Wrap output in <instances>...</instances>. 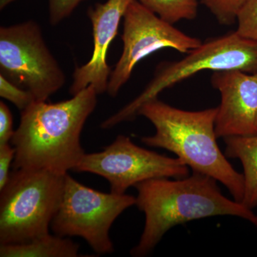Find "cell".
I'll return each mask as SVG.
<instances>
[{
    "instance_id": "obj_1",
    "label": "cell",
    "mask_w": 257,
    "mask_h": 257,
    "mask_svg": "<svg viewBox=\"0 0 257 257\" xmlns=\"http://www.w3.org/2000/svg\"><path fill=\"white\" fill-rule=\"evenodd\" d=\"M98 94L92 85L57 103L34 101L21 111L11 140L14 170H45L67 174L85 155L80 135L94 111Z\"/></svg>"
},
{
    "instance_id": "obj_2",
    "label": "cell",
    "mask_w": 257,
    "mask_h": 257,
    "mask_svg": "<svg viewBox=\"0 0 257 257\" xmlns=\"http://www.w3.org/2000/svg\"><path fill=\"white\" fill-rule=\"evenodd\" d=\"M216 182L193 172L175 180L162 177L137 184L136 205L145 213V224L140 241L130 251L132 256H147L169 230L188 221L229 215L252 222L256 215L251 209L225 197Z\"/></svg>"
},
{
    "instance_id": "obj_3",
    "label": "cell",
    "mask_w": 257,
    "mask_h": 257,
    "mask_svg": "<svg viewBox=\"0 0 257 257\" xmlns=\"http://www.w3.org/2000/svg\"><path fill=\"white\" fill-rule=\"evenodd\" d=\"M217 107L201 111L177 109L158 97L144 103L138 111L155 126L153 136L142 142L147 146L169 150L193 172L209 176L224 184L236 202L244 196V177L226 160L216 143Z\"/></svg>"
},
{
    "instance_id": "obj_4",
    "label": "cell",
    "mask_w": 257,
    "mask_h": 257,
    "mask_svg": "<svg viewBox=\"0 0 257 257\" xmlns=\"http://www.w3.org/2000/svg\"><path fill=\"white\" fill-rule=\"evenodd\" d=\"M67 174L25 169L10 172L0 190V244L26 243L50 234Z\"/></svg>"
},
{
    "instance_id": "obj_5",
    "label": "cell",
    "mask_w": 257,
    "mask_h": 257,
    "mask_svg": "<svg viewBox=\"0 0 257 257\" xmlns=\"http://www.w3.org/2000/svg\"><path fill=\"white\" fill-rule=\"evenodd\" d=\"M240 70L257 73V41L236 32L209 39L187 53L182 60L160 64L143 92L122 109L104 120L101 128L109 130L138 116L144 103L158 97L162 91L203 71Z\"/></svg>"
},
{
    "instance_id": "obj_6",
    "label": "cell",
    "mask_w": 257,
    "mask_h": 257,
    "mask_svg": "<svg viewBox=\"0 0 257 257\" xmlns=\"http://www.w3.org/2000/svg\"><path fill=\"white\" fill-rule=\"evenodd\" d=\"M0 74L31 92L37 101H47L66 82L40 25L33 20L0 28Z\"/></svg>"
},
{
    "instance_id": "obj_7",
    "label": "cell",
    "mask_w": 257,
    "mask_h": 257,
    "mask_svg": "<svg viewBox=\"0 0 257 257\" xmlns=\"http://www.w3.org/2000/svg\"><path fill=\"white\" fill-rule=\"evenodd\" d=\"M135 204L133 196L99 192L67 174L62 202L51 228L59 236L85 239L97 254L111 253L114 251L109 234L111 225Z\"/></svg>"
},
{
    "instance_id": "obj_8",
    "label": "cell",
    "mask_w": 257,
    "mask_h": 257,
    "mask_svg": "<svg viewBox=\"0 0 257 257\" xmlns=\"http://www.w3.org/2000/svg\"><path fill=\"white\" fill-rule=\"evenodd\" d=\"M74 171L104 177L115 194H124L130 187L148 179H179L189 175L188 166L179 158L139 147L124 135L116 137L102 151L85 153Z\"/></svg>"
},
{
    "instance_id": "obj_9",
    "label": "cell",
    "mask_w": 257,
    "mask_h": 257,
    "mask_svg": "<svg viewBox=\"0 0 257 257\" xmlns=\"http://www.w3.org/2000/svg\"><path fill=\"white\" fill-rule=\"evenodd\" d=\"M121 57L111 71L106 92L114 97L131 77L137 64L162 49L188 53L202 45V40L186 35L135 0L124 18Z\"/></svg>"
},
{
    "instance_id": "obj_10",
    "label": "cell",
    "mask_w": 257,
    "mask_h": 257,
    "mask_svg": "<svg viewBox=\"0 0 257 257\" xmlns=\"http://www.w3.org/2000/svg\"><path fill=\"white\" fill-rule=\"evenodd\" d=\"M211 82L221 95L216 138L257 135V73L217 71L212 74Z\"/></svg>"
},
{
    "instance_id": "obj_11",
    "label": "cell",
    "mask_w": 257,
    "mask_h": 257,
    "mask_svg": "<svg viewBox=\"0 0 257 257\" xmlns=\"http://www.w3.org/2000/svg\"><path fill=\"white\" fill-rule=\"evenodd\" d=\"M135 0H107L88 9L87 15L92 25L93 52L89 62L76 67L73 82L69 88L72 96L92 85L97 94L107 91L111 67L108 65V49L118 32L121 19Z\"/></svg>"
},
{
    "instance_id": "obj_12",
    "label": "cell",
    "mask_w": 257,
    "mask_h": 257,
    "mask_svg": "<svg viewBox=\"0 0 257 257\" xmlns=\"http://www.w3.org/2000/svg\"><path fill=\"white\" fill-rule=\"evenodd\" d=\"M224 142L226 157L241 161L245 184L242 204L252 209L257 207V135L226 137Z\"/></svg>"
},
{
    "instance_id": "obj_13",
    "label": "cell",
    "mask_w": 257,
    "mask_h": 257,
    "mask_svg": "<svg viewBox=\"0 0 257 257\" xmlns=\"http://www.w3.org/2000/svg\"><path fill=\"white\" fill-rule=\"evenodd\" d=\"M79 246L69 237L48 234L23 243L0 244L1 257H77Z\"/></svg>"
},
{
    "instance_id": "obj_14",
    "label": "cell",
    "mask_w": 257,
    "mask_h": 257,
    "mask_svg": "<svg viewBox=\"0 0 257 257\" xmlns=\"http://www.w3.org/2000/svg\"><path fill=\"white\" fill-rule=\"evenodd\" d=\"M167 23L175 25L181 20L197 17L198 0H137Z\"/></svg>"
},
{
    "instance_id": "obj_15",
    "label": "cell",
    "mask_w": 257,
    "mask_h": 257,
    "mask_svg": "<svg viewBox=\"0 0 257 257\" xmlns=\"http://www.w3.org/2000/svg\"><path fill=\"white\" fill-rule=\"evenodd\" d=\"M211 14L214 15L218 23L221 25H234L236 15L240 8L246 0H200Z\"/></svg>"
},
{
    "instance_id": "obj_16",
    "label": "cell",
    "mask_w": 257,
    "mask_h": 257,
    "mask_svg": "<svg viewBox=\"0 0 257 257\" xmlns=\"http://www.w3.org/2000/svg\"><path fill=\"white\" fill-rule=\"evenodd\" d=\"M239 36L257 41V0H246L236 15Z\"/></svg>"
},
{
    "instance_id": "obj_17",
    "label": "cell",
    "mask_w": 257,
    "mask_h": 257,
    "mask_svg": "<svg viewBox=\"0 0 257 257\" xmlns=\"http://www.w3.org/2000/svg\"><path fill=\"white\" fill-rule=\"evenodd\" d=\"M0 96L23 111L35 101L31 92L13 84L0 74Z\"/></svg>"
},
{
    "instance_id": "obj_18",
    "label": "cell",
    "mask_w": 257,
    "mask_h": 257,
    "mask_svg": "<svg viewBox=\"0 0 257 257\" xmlns=\"http://www.w3.org/2000/svg\"><path fill=\"white\" fill-rule=\"evenodd\" d=\"M49 5V21L52 26L58 25L69 18L76 8L86 0H47Z\"/></svg>"
},
{
    "instance_id": "obj_19",
    "label": "cell",
    "mask_w": 257,
    "mask_h": 257,
    "mask_svg": "<svg viewBox=\"0 0 257 257\" xmlns=\"http://www.w3.org/2000/svg\"><path fill=\"white\" fill-rule=\"evenodd\" d=\"M13 118L8 105L0 101V145L9 144L14 136Z\"/></svg>"
},
{
    "instance_id": "obj_20",
    "label": "cell",
    "mask_w": 257,
    "mask_h": 257,
    "mask_svg": "<svg viewBox=\"0 0 257 257\" xmlns=\"http://www.w3.org/2000/svg\"><path fill=\"white\" fill-rule=\"evenodd\" d=\"M15 148L9 144L0 145V190L9 179L10 165L15 157Z\"/></svg>"
},
{
    "instance_id": "obj_21",
    "label": "cell",
    "mask_w": 257,
    "mask_h": 257,
    "mask_svg": "<svg viewBox=\"0 0 257 257\" xmlns=\"http://www.w3.org/2000/svg\"><path fill=\"white\" fill-rule=\"evenodd\" d=\"M16 0H0V10L5 9L8 5L11 4Z\"/></svg>"
},
{
    "instance_id": "obj_22",
    "label": "cell",
    "mask_w": 257,
    "mask_h": 257,
    "mask_svg": "<svg viewBox=\"0 0 257 257\" xmlns=\"http://www.w3.org/2000/svg\"><path fill=\"white\" fill-rule=\"evenodd\" d=\"M251 223H252L253 224H254L255 226H256L257 227V216L256 215V216H255L254 219H253V220L252 222H251Z\"/></svg>"
}]
</instances>
